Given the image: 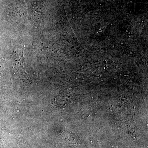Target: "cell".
I'll return each mask as SVG.
<instances>
[{
	"mask_svg": "<svg viewBox=\"0 0 148 148\" xmlns=\"http://www.w3.org/2000/svg\"><path fill=\"white\" fill-rule=\"evenodd\" d=\"M16 59L14 61V69L18 75L24 78L27 82H30V79L23 66L24 58L23 56V51L22 49H17L16 51Z\"/></svg>",
	"mask_w": 148,
	"mask_h": 148,
	"instance_id": "6da1fadb",
	"label": "cell"
}]
</instances>
